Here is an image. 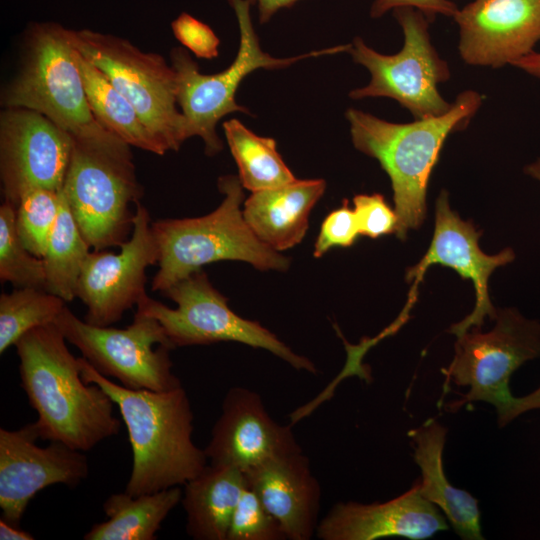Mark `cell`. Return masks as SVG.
I'll return each mask as SVG.
<instances>
[{
    "label": "cell",
    "mask_w": 540,
    "mask_h": 540,
    "mask_svg": "<svg viewBox=\"0 0 540 540\" xmlns=\"http://www.w3.org/2000/svg\"><path fill=\"white\" fill-rule=\"evenodd\" d=\"M218 188L224 198L213 212L196 218L152 221L159 250L152 291L162 293L204 265L223 260L247 262L261 271L288 269L290 260L262 242L246 223L239 177H220Z\"/></svg>",
    "instance_id": "5b68a950"
},
{
    "label": "cell",
    "mask_w": 540,
    "mask_h": 540,
    "mask_svg": "<svg viewBox=\"0 0 540 540\" xmlns=\"http://www.w3.org/2000/svg\"><path fill=\"white\" fill-rule=\"evenodd\" d=\"M62 192L89 246L100 251L120 247L131 235L143 188L133 159L74 140Z\"/></svg>",
    "instance_id": "7c38bea8"
},
{
    "label": "cell",
    "mask_w": 540,
    "mask_h": 540,
    "mask_svg": "<svg viewBox=\"0 0 540 540\" xmlns=\"http://www.w3.org/2000/svg\"><path fill=\"white\" fill-rule=\"evenodd\" d=\"M175 38L195 56L212 59L218 56L220 40L210 26L188 13H181L172 23Z\"/></svg>",
    "instance_id": "836d02e7"
},
{
    "label": "cell",
    "mask_w": 540,
    "mask_h": 540,
    "mask_svg": "<svg viewBox=\"0 0 540 540\" xmlns=\"http://www.w3.org/2000/svg\"><path fill=\"white\" fill-rule=\"evenodd\" d=\"M223 129L243 188L257 192L296 179L279 154L273 138L256 135L235 118L225 121Z\"/></svg>",
    "instance_id": "484cf974"
},
{
    "label": "cell",
    "mask_w": 540,
    "mask_h": 540,
    "mask_svg": "<svg viewBox=\"0 0 540 540\" xmlns=\"http://www.w3.org/2000/svg\"><path fill=\"white\" fill-rule=\"evenodd\" d=\"M161 294L177 307L170 308L146 295L136 308L160 322L174 348L238 342L265 349L297 370L316 374L317 368L310 359L295 353L259 322L231 310L227 297L211 284L203 269Z\"/></svg>",
    "instance_id": "9c48e42d"
},
{
    "label": "cell",
    "mask_w": 540,
    "mask_h": 540,
    "mask_svg": "<svg viewBox=\"0 0 540 540\" xmlns=\"http://www.w3.org/2000/svg\"><path fill=\"white\" fill-rule=\"evenodd\" d=\"M393 15L404 34L403 47L398 53L381 54L360 37L351 43L349 53L356 63L367 68L371 80L366 86L352 90L350 98L388 97L416 119L445 114L452 103L440 95L438 86L449 79L450 71L431 43L430 21L412 7L396 8Z\"/></svg>",
    "instance_id": "30bf717a"
},
{
    "label": "cell",
    "mask_w": 540,
    "mask_h": 540,
    "mask_svg": "<svg viewBox=\"0 0 540 540\" xmlns=\"http://www.w3.org/2000/svg\"><path fill=\"white\" fill-rule=\"evenodd\" d=\"M78 361L83 380L111 397L127 428L132 469L126 493L139 496L184 485L208 465L204 449L192 439L194 415L183 387L130 389L97 372L84 357Z\"/></svg>",
    "instance_id": "7a4b0ae2"
},
{
    "label": "cell",
    "mask_w": 540,
    "mask_h": 540,
    "mask_svg": "<svg viewBox=\"0 0 540 540\" xmlns=\"http://www.w3.org/2000/svg\"><path fill=\"white\" fill-rule=\"evenodd\" d=\"M151 223L147 208L138 202L131 235L120 251L88 254L76 290V297L87 308V323L111 326L147 295L146 269L159 260Z\"/></svg>",
    "instance_id": "4fadbf2b"
},
{
    "label": "cell",
    "mask_w": 540,
    "mask_h": 540,
    "mask_svg": "<svg viewBox=\"0 0 540 540\" xmlns=\"http://www.w3.org/2000/svg\"><path fill=\"white\" fill-rule=\"evenodd\" d=\"M209 464L243 474L281 455L301 452L291 426L268 414L261 396L248 388H230L222 402L211 438L204 448Z\"/></svg>",
    "instance_id": "e0dca14e"
},
{
    "label": "cell",
    "mask_w": 540,
    "mask_h": 540,
    "mask_svg": "<svg viewBox=\"0 0 540 540\" xmlns=\"http://www.w3.org/2000/svg\"><path fill=\"white\" fill-rule=\"evenodd\" d=\"M61 205V190L36 188L25 192L16 207V229L25 247L42 258Z\"/></svg>",
    "instance_id": "f546056e"
},
{
    "label": "cell",
    "mask_w": 540,
    "mask_h": 540,
    "mask_svg": "<svg viewBox=\"0 0 540 540\" xmlns=\"http://www.w3.org/2000/svg\"><path fill=\"white\" fill-rule=\"evenodd\" d=\"M412 7L421 11L431 22L438 14L453 17L458 7L452 0H374L370 15L379 18L389 10Z\"/></svg>",
    "instance_id": "e575fe53"
},
{
    "label": "cell",
    "mask_w": 540,
    "mask_h": 540,
    "mask_svg": "<svg viewBox=\"0 0 540 540\" xmlns=\"http://www.w3.org/2000/svg\"><path fill=\"white\" fill-rule=\"evenodd\" d=\"M494 328L483 333L472 327L457 337L454 357L441 371L444 394L449 383L469 387L459 400L446 404L455 412L466 403L484 401L493 405L499 427H505L524 412L540 409V386L530 394L516 397L509 381L525 362L540 357V322L525 318L518 310H497Z\"/></svg>",
    "instance_id": "8992f818"
},
{
    "label": "cell",
    "mask_w": 540,
    "mask_h": 540,
    "mask_svg": "<svg viewBox=\"0 0 540 540\" xmlns=\"http://www.w3.org/2000/svg\"><path fill=\"white\" fill-rule=\"evenodd\" d=\"M91 247L83 237L61 190V205L42 257L46 290L71 302Z\"/></svg>",
    "instance_id": "4316f807"
},
{
    "label": "cell",
    "mask_w": 540,
    "mask_h": 540,
    "mask_svg": "<svg viewBox=\"0 0 540 540\" xmlns=\"http://www.w3.org/2000/svg\"><path fill=\"white\" fill-rule=\"evenodd\" d=\"M228 2L235 12L240 31L239 49L229 67L216 74H202L184 48L177 47L170 52L171 65L177 77V103L186 120L188 138L199 136L208 156H214L223 149L216 133L220 119L233 112L249 113L235 99L247 75L262 68H285L305 58L349 52L351 48V44H344L290 58L273 57L260 47L251 20V4L247 0Z\"/></svg>",
    "instance_id": "52a82bcc"
},
{
    "label": "cell",
    "mask_w": 540,
    "mask_h": 540,
    "mask_svg": "<svg viewBox=\"0 0 540 540\" xmlns=\"http://www.w3.org/2000/svg\"><path fill=\"white\" fill-rule=\"evenodd\" d=\"M244 478L287 539L312 538L319 523L321 488L302 451L271 458L244 473Z\"/></svg>",
    "instance_id": "ffe728a7"
},
{
    "label": "cell",
    "mask_w": 540,
    "mask_h": 540,
    "mask_svg": "<svg viewBox=\"0 0 540 540\" xmlns=\"http://www.w3.org/2000/svg\"><path fill=\"white\" fill-rule=\"evenodd\" d=\"M66 341L105 377L130 389L165 392L182 387L169 352L175 349L160 322L138 310L123 329L78 318L67 306L54 322Z\"/></svg>",
    "instance_id": "8fae6325"
},
{
    "label": "cell",
    "mask_w": 540,
    "mask_h": 540,
    "mask_svg": "<svg viewBox=\"0 0 540 540\" xmlns=\"http://www.w3.org/2000/svg\"><path fill=\"white\" fill-rule=\"evenodd\" d=\"M482 100L480 93L466 90L445 114L410 123L388 122L358 109L347 110L353 145L375 158L390 178L397 238L405 240L409 230L424 222L428 183L442 147L451 133L469 123Z\"/></svg>",
    "instance_id": "3957f363"
},
{
    "label": "cell",
    "mask_w": 540,
    "mask_h": 540,
    "mask_svg": "<svg viewBox=\"0 0 540 540\" xmlns=\"http://www.w3.org/2000/svg\"><path fill=\"white\" fill-rule=\"evenodd\" d=\"M277 519L247 486L234 510L227 540H285Z\"/></svg>",
    "instance_id": "4dcf8cb0"
},
{
    "label": "cell",
    "mask_w": 540,
    "mask_h": 540,
    "mask_svg": "<svg viewBox=\"0 0 540 540\" xmlns=\"http://www.w3.org/2000/svg\"><path fill=\"white\" fill-rule=\"evenodd\" d=\"M74 55L90 108L98 122L130 147L164 155L168 150L147 128L130 101L76 48Z\"/></svg>",
    "instance_id": "d4e9b609"
},
{
    "label": "cell",
    "mask_w": 540,
    "mask_h": 540,
    "mask_svg": "<svg viewBox=\"0 0 540 540\" xmlns=\"http://www.w3.org/2000/svg\"><path fill=\"white\" fill-rule=\"evenodd\" d=\"M482 232L471 221L460 218L449 205L448 192L442 190L436 200L435 228L431 244L423 258L408 268L406 281H413L410 296H417V289L427 269L435 264L452 268L462 279L473 283L476 303L471 314L453 324L448 332L456 337L472 327L481 328L488 317L495 320L497 310L493 307L488 291L491 273L498 267L511 263L515 253L505 248L495 255L485 254L479 247Z\"/></svg>",
    "instance_id": "2e32d148"
},
{
    "label": "cell",
    "mask_w": 540,
    "mask_h": 540,
    "mask_svg": "<svg viewBox=\"0 0 540 540\" xmlns=\"http://www.w3.org/2000/svg\"><path fill=\"white\" fill-rule=\"evenodd\" d=\"M525 174L540 182V158L524 168Z\"/></svg>",
    "instance_id": "f35d334b"
},
{
    "label": "cell",
    "mask_w": 540,
    "mask_h": 540,
    "mask_svg": "<svg viewBox=\"0 0 540 540\" xmlns=\"http://www.w3.org/2000/svg\"><path fill=\"white\" fill-rule=\"evenodd\" d=\"M186 532L195 540H227L234 510L246 487L238 469L209 464L184 484Z\"/></svg>",
    "instance_id": "603a6c76"
},
{
    "label": "cell",
    "mask_w": 540,
    "mask_h": 540,
    "mask_svg": "<svg viewBox=\"0 0 540 540\" xmlns=\"http://www.w3.org/2000/svg\"><path fill=\"white\" fill-rule=\"evenodd\" d=\"M0 280L15 288L46 290L43 260L22 243L16 229V208L5 201L0 206Z\"/></svg>",
    "instance_id": "f1b7e54d"
},
{
    "label": "cell",
    "mask_w": 540,
    "mask_h": 540,
    "mask_svg": "<svg viewBox=\"0 0 540 540\" xmlns=\"http://www.w3.org/2000/svg\"><path fill=\"white\" fill-rule=\"evenodd\" d=\"M445 520L437 506L421 496L417 480L408 491L386 502L335 504L319 521L315 535L321 540H423L447 530Z\"/></svg>",
    "instance_id": "d6986e66"
},
{
    "label": "cell",
    "mask_w": 540,
    "mask_h": 540,
    "mask_svg": "<svg viewBox=\"0 0 540 540\" xmlns=\"http://www.w3.org/2000/svg\"><path fill=\"white\" fill-rule=\"evenodd\" d=\"M512 66L519 68L527 74L540 79V52L530 54L515 61Z\"/></svg>",
    "instance_id": "74e56055"
},
{
    "label": "cell",
    "mask_w": 540,
    "mask_h": 540,
    "mask_svg": "<svg viewBox=\"0 0 540 540\" xmlns=\"http://www.w3.org/2000/svg\"><path fill=\"white\" fill-rule=\"evenodd\" d=\"M74 54L70 29L34 23L25 37L19 70L2 90L1 105L39 112L76 141L133 159L131 147L95 118Z\"/></svg>",
    "instance_id": "277c9868"
},
{
    "label": "cell",
    "mask_w": 540,
    "mask_h": 540,
    "mask_svg": "<svg viewBox=\"0 0 540 540\" xmlns=\"http://www.w3.org/2000/svg\"><path fill=\"white\" fill-rule=\"evenodd\" d=\"M179 486L132 496L125 491L110 495L103 503L107 520L94 524L85 540H155L162 522L181 502Z\"/></svg>",
    "instance_id": "cb8c5ba5"
},
{
    "label": "cell",
    "mask_w": 540,
    "mask_h": 540,
    "mask_svg": "<svg viewBox=\"0 0 540 540\" xmlns=\"http://www.w3.org/2000/svg\"><path fill=\"white\" fill-rule=\"evenodd\" d=\"M66 302L45 289L15 288L0 296V353L34 328L52 324Z\"/></svg>",
    "instance_id": "83f0119b"
},
{
    "label": "cell",
    "mask_w": 540,
    "mask_h": 540,
    "mask_svg": "<svg viewBox=\"0 0 540 540\" xmlns=\"http://www.w3.org/2000/svg\"><path fill=\"white\" fill-rule=\"evenodd\" d=\"M353 211L361 236L377 239L396 232L397 215L379 193L358 194L353 198Z\"/></svg>",
    "instance_id": "1f68e13d"
},
{
    "label": "cell",
    "mask_w": 540,
    "mask_h": 540,
    "mask_svg": "<svg viewBox=\"0 0 540 540\" xmlns=\"http://www.w3.org/2000/svg\"><path fill=\"white\" fill-rule=\"evenodd\" d=\"M360 236L355 213L345 199L341 207L323 220L314 244V257L319 258L335 247H351Z\"/></svg>",
    "instance_id": "d6a6232c"
},
{
    "label": "cell",
    "mask_w": 540,
    "mask_h": 540,
    "mask_svg": "<svg viewBox=\"0 0 540 540\" xmlns=\"http://www.w3.org/2000/svg\"><path fill=\"white\" fill-rule=\"evenodd\" d=\"M326 189L323 179H295L287 184L252 192L243 216L254 234L281 252L302 241L311 210Z\"/></svg>",
    "instance_id": "44dd1931"
},
{
    "label": "cell",
    "mask_w": 540,
    "mask_h": 540,
    "mask_svg": "<svg viewBox=\"0 0 540 540\" xmlns=\"http://www.w3.org/2000/svg\"><path fill=\"white\" fill-rule=\"evenodd\" d=\"M13 525L3 518L0 519V539L1 540H33L35 537L21 528Z\"/></svg>",
    "instance_id": "8d00e7d4"
},
{
    "label": "cell",
    "mask_w": 540,
    "mask_h": 540,
    "mask_svg": "<svg viewBox=\"0 0 540 540\" xmlns=\"http://www.w3.org/2000/svg\"><path fill=\"white\" fill-rule=\"evenodd\" d=\"M453 18L459 53L470 65H512L540 41V0H474Z\"/></svg>",
    "instance_id": "ac0fdd59"
},
{
    "label": "cell",
    "mask_w": 540,
    "mask_h": 540,
    "mask_svg": "<svg viewBox=\"0 0 540 540\" xmlns=\"http://www.w3.org/2000/svg\"><path fill=\"white\" fill-rule=\"evenodd\" d=\"M258 9L260 23L269 21L282 8H289L300 0H247Z\"/></svg>",
    "instance_id": "d590c367"
},
{
    "label": "cell",
    "mask_w": 540,
    "mask_h": 540,
    "mask_svg": "<svg viewBox=\"0 0 540 540\" xmlns=\"http://www.w3.org/2000/svg\"><path fill=\"white\" fill-rule=\"evenodd\" d=\"M55 323L27 332L15 344L20 385L38 418L40 439L89 451L117 435L115 403L97 384L86 383L78 358Z\"/></svg>",
    "instance_id": "6da1fadb"
},
{
    "label": "cell",
    "mask_w": 540,
    "mask_h": 540,
    "mask_svg": "<svg viewBox=\"0 0 540 540\" xmlns=\"http://www.w3.org/2000/svg\"><path fill=\"white\" fill-rule=\"evenodd\" d=\"M74 139L43 114L21 107L0 114V179L4 201L17 207L36 188L60 191Z\"/></svg>",
    "instance_id": "5bb4252c"
},
{
    "label": "cell",
    "mask_w": 540,
    "mask_h": 540,
    "mask_svg": "<svg viewBox=\"0 0 540 540\" xmlns=\"http://www.w3.org/2000/svg\"><path fill=\"white\" fill-rule=\"evenodd\" d=\"M73 46L99 68L130 101L147 128L168 151L188 139L186 120L177 108V77L171 64L127 39L90 29L72 30Z\"/></svg>",
    "instance_id": "ba28073f"
},
{
    "label": "cell",
    "mask_w": 540,
    "mask_h": 540,
    "mask_svg": "<svg viewBox=\"0 0 540 540\" xmlns=\"http://www.w3.org/2000/svg\"><path fill=\"white\" fill-rule=\"evenodd\" d=\"M37 439L33 423L0 429V508L2 518L16 526L39 491L54 484L75 488L89 473L83 451L57 441L40 447Z\"/></svg>",
    "instance_id": "9a60e30c"
},
{
    "label": "cell",
    "mask_w": 540,
    "mask_h": 540,
    "mask_svg": "<svg viewBox=\"0 0 540 540\" xmlns=\"http://www.w3.org/2000/svg\"><path fill=\"white\" fill-rule=\"evenodd\" d=\"M447 428L434 418L408 432L414 461L421 470L419 492L445 514L455 532L465 540H482L478 500L448 481L443 467Z\"/></svg>",
    "instance_id": "7402d4cb"
}]
</instances>
